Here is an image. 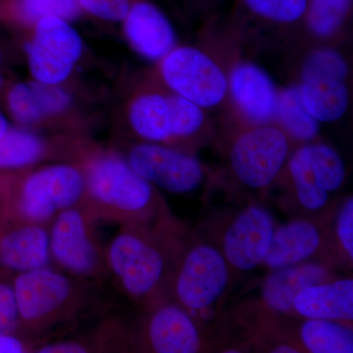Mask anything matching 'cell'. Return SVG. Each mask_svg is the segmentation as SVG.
<instances>
[{"label":"cell","mask_w":353,"mask_h":353,"mask_svg":"<svg viewBox=\"0 0 353 353\" xmlns=\"http://www.w3.org/2000/svg\"><path fill=\"white\" fill-rule=\"evenodd\" d=\"M85 176L83 203L97 221L121 226L159 221L163 208L152 183L112 152L87 150L80 160Z\"/></svg>","instance_id":"1"},{"label":"cell","mask_w":353,"mask_h":353,"mask_svg":"<svg viewBox=\"0 0 353 353\" xmlns=\"http://www.w3.org/2000/svg\"><path fill=\"white\" fill-rule=\"evenodd\" d=\"M85 192L80 162L2 171L0 226L34 223L50 227L61 211L82 203Z\"/></svg>","instance_id":"2"},{"label":"cell","mask_w":353,"mask_h":353,"mask_svg":"<svg viewBox=\"0 0 353 353\" xmlns=\"http://www.w3.org/2000/svg\"><path fill=\"white\" fill-rule=\"evenodd\" d=\"M152 224L121 226L104 248L109 278L148 307L165 301L175 267L164 243L167 225Z\"/></svg>","instance_id":"3"},{"label":"cell","mask_w":353,"mask_h":353,"mask_svg":"<svg viewBox=\"0 0 353 353\" xmlns=\"http://www.w3.org/2000/svg\"><path fill=\"white\" fill-rule=\"evenodd\" d=\"M13 287L19 331L37 347L50 331L75 322L92 307L97 284L44 267L17 274Z\"/></svg>","instance_id":"4"},{"label":"cell","mask_w":353,"mask_h":353,"mask_svg":"<svg viewBox=\"0 0 353 353\" xmlns=\"http://www.w3.org/2000/svg\"><path fill=\"white\" fill-rule=\"evenodd\" d=\"M99 222L85 204L61 211L50 226V259L71 277L99 285L109 278Z\"/></svg>","instance_id":"5"},{"label":"cell","mask_w":353,"mask_h":353,"mask_svg":"<svg viewBox=\"0 0 353 353\" xmlns=\"http://www.w3.org/2000/svg\"><path fill=\"white\" fill-rule=\"evenodd\" d=\"M229 282L223 254L208 245L190 248L174 267L168 294L187 312L208 310L220 299Z\"/></svg>","instance_id":"6"},{"label":"cell","mask_w":353,"mask_h":353,"mask_svg":"<svg viewBox=\"0 0 353 353\" xmlns=\"http://www.w3.org/2000/svg\"><path fill=\"white\" fill-rule=\"evenodd\" d=\"M160 74L174 94L202 108L219 105L228 94V77L204 51L181 46L161 59Z\"/></svg>","instance_id":"7"},{"label":"cell","mask_w":353,"mask_h":353,"mask_svg":"<svg viewBox=\"0 0 353 353\" xmlns=\"http://www.w3.org/2000/svg\"><path fill=\"white\" fill-rule=\"evenodd\" d=\"M26 44L28 64L34 81L59 85L70 76L83 52V41L69 21L39 20Z\"/></svg>","instance_id":"8"},{"label":"cell","mask_w":353,"mask_h":353,"mask_svg":"<svg viewBox=\"0 0 353 353\" xmlns=\"http://www.w3.org/2000/svg\"><path fill=\"white\" fill-rule=\"evenodd\" d=\"M289 148L284 130L269 124L259 125L234 141L229 155L232 171L245 187L263 190L282 170Z\"/></svg>","instance_id":"9"},{"label":"cell","mask_w":353,"mask_h":353,"mask_svg":"<svg viewBox=\"0 0 353 353\" xmlns=\"http://www.w3.org/2000/svg\"><path fill=\"white\" fill-rule=\"evenodd\" d=\"M126 160L139 176L172 194L194 192L204 178L203 167L196 158L159 143L134 145Z\"/></svg>","instance_id":"10"},{"label":"cell","mask_w":353,"mask_h":353,"mask_svg":"<svg viewBox=\"0 0 353 353\" xmlns=\"http://www.w3.org/2000/svg\"><path fill=\"white\" fill-rule=\"evenodd\" d=\"M274 232L270 213L261 206H248L225 232L223 255L227 263L241 271L256 268L266 256Z\"/></svg>","instance_id":"11"},{"label":"cell","mask_w":353,"mask_h":353,"mask_svg":"<svg viewBox=\"0 0 353 353\" xmlns=\"http://www.w3.org/2000/svg\"><path fill=\"white\" fill-rule=\"evenodd\" d=\"M150 308L139 334L143 350L157 353L199 352L201 336L189 312L178 304L166 301Z\"/></svg>","instance_id":"12"},{"label":"cell","mask_w":353,"mask_h":353,"mask_svg":"<svg viewBox=\"0 0 353 353\" xmlns=\"http://www.w3.org/2000/svg\"><path fill=\"white\" fill-rule=\"evenodd\" d=\"M228 92L243 117L253 124L266 125L275 119L279 92L270 76L257 65L234 66L228 78Z\"/></svg>","instance_id":"13"},{"label":"cell","mask_w":353,"mask_h":353,"mask_svg":"<svg viewBox=\"0 0 353 353\" xmlns=\"http://www.w3.org/2000/svg\"><path fill=\"white\" fill-rule=\"evenodd\" d=\"M51 261L50 227L34 223L0 226V266L19 274L48 267Z\"/></svg>","instance_id":"14"},{"label":"cell","mask_w":353,"mask_h":353,"mask_svg":"<svg viewBox=\"0 0 353 353\" xmlns=\"http://www.w3.org/2000/svg\"><path fill=\"white\" fill-rule=\"evenodd\" d=\"M122 22L128 41L141 57L161 60L175 48L173 26L148 0H134Z\"/></svg>","instance_id":"15"},{"label":"cell","mask_w":353,"mask_h":353,"mask_svg":"<svg viewBox=\"0 0 353 353\" xmlns=\"http://www.w3.org/2000/svg\"><path fill=\"white\" fill-rule=\"evenodd\" d=\"M128 120L134 134L146 143L175 148L169 94L150 90L137 95L130 103Z\"/></svg>","instance_id":"16"},{"label":"cell","mask_w":353,"mask_h":353,"mask_svg":"<svg viewBox=\"0 0 353 353\" xmlns=\"http://www.w3.org/2000/svg\"><path fill=\"white\" fill-rule=\"evenodd\" d=\"M294 309L309 319L352 321V279L324 282L306 288L294 299Z\"/></svg>","instance_id":"17"},{"label":"cell","mask_w":353,"mask_h":353,"mask_svg":"<svg viewBox=\"0 0 353 353\" xmlns=\"http://www.w3.org/2000/svg\"><path fill=\"white\" fill-rule=\"evenodd\" d=\"M321 245V234L312 223L294 221L274 232L263 260L271 269H282L305 261Z\"/></svg>","instance_id":"18"},{"label":"cell","mask_w":353,"mask_h":353,"mask_svg":"<svg viewBox=\"0 0 353 353\" xmlns=\"http://www.w3.org/2000/svg\"><path fill=\"white\" fill-rule=\"evenodd\" d=\"M328 271L317 264H301L278 269L264 283L262 297L269 307L290 312L297 294L311 285L326 282Z\"/></svg>","instance_id":"19"},{"label":"cell","mask_w":353,"mask_h":353,"mask_svg":"<svg viewBox=\"0 0 353 353\" xmlns=\"http://www.w3.org/2000/svg\"><path fill=\"white\" fill-rule=\"evenodd\" d=\"M301 99L317 122H334L347 112L350 92L345 80L329 77L303 78Z\"/></svg>","instance_id":"20"},{"label":"cell","mask_w":353,"mask_h":353,"mask_svg":"<svg viewBox=\"0 0 353 353\" xmlns=\"http://www.w3.org/2000/svg\"><path fill=\"white\" fill-rule=\"evenodd\" d=\"M82 14L76 0H0V20L25 29H32L43 18L71 22Z\"/></svg>","instance_id":"21"},{"label":"cell","mask_w":353,"mask_h":353,"mask_svg":"<svg viewBox=\"0 0 353 353\" xmlns=\"http://www.w3.org/2000/svg\"><path fill=\"white\" fill-rule=\"evenodd\" d=\"M51 152L46 139L26 130L9 128L0 138V171L30 168Z\"/></svg>","instance_id":"22"},{"label":"cell","mask_w":353,"mask_h":353,"mask_svg":"<svg viewBox=\"0 0 353 353\" xmlns=\"http://www.w3.org/2000/svg\"><path fill=\"white\" fill-rule=\"evenodd\" d=\"M304 347L313 353H352V330L331 320L309 319L301 329Z\"/></svg>","instance_id":"23"},{"label":"cell","mask_w":353,"mask_h":353,"mask_svg":"<svg viewBox=\"0 0 353 353\" xmlns=\"http://www.w3.org/2000/svg\"><path fill=\"white\" fill-rule=\"evenodd\" d=\"M276 118L285 132L301 141H310L319 132V122L304 106L299 87L285 88L279 94Z\"/></svg>","instance_id":"24"},{"label":"cell","mask_w":353,"mask_h":353,"mask_svg":"<svg viewBox=\"0 0 353 353\" xmlns=\"http://www.w3.org/2000/svg\"><path fill=\"white\" fill-rule=\"evenodd\" d=\"M289 169L301 205L308 210H319L324 208L328 201V192L322 187L315 175L307 146H303L294 152L290 158Z\"/></svg>","instance_id":"25"},{"label":"cell","mask_w":353,"mask_h":353,"mask_svg":"<svg viewBox=\"0 0 353 353\" xmlns=\"http://www.w3.org/2000/svg\"><path fill=\"white\" fill-rule=\"evenodd\" d=\"M352 0H308L305 15L311 31L320 37L334 34L352 9Z\"/></svg>","instance_id":"26"},{"label":"cell","mask_w":353,"mask_h":353,"mask_svg":"<svg viewBox=\"0 0 353 353\" xmlns=\"http://www.w3.org/2000/svg\"><path fill=\"white\" fill-rule=\"evenodd\" d=\"M6 102L13 119L23 126H32L46 119L34 82L15 83L7 92Z\"/></svg>","instance_id":"27"},{"label":"cell","mask_w":353,"mask_h":353,"mask_svg":"<svg viewBox=\"0 0 353 353\" xmlns=\"http://www.w3.org/2000/svg\"><path fill=\"white\" fill-rule=\"evenodd\" d=\"M254 17L274 23L292 24L305 15L308 0H241Z\"/></svg>","instance_id":"28"},{"label":"cell","mask_w":353,"mask_h":353,"mask_svg":"<svg viewBox=\"0 0 353 353\" xmlns=\"http://www.w3.org/2000/svg\"><path fill=\"white\" fill-rule=\"evenodd\" d=\"M307 146L309 158L318 181L327 192L340 189L345 180L343 159L331 146L318 143Z\"/></svg>","instance_id":"29"},{"label":"cell","mask_w":353,"mask_h":353,"mask_svg":"<svg viewBox=\"0 0 353 353\" xmlns=\"http://www.w3.org/2000/svg\"><path fill=\"white\" fill-rule=\"evenodd\" d=\"M172 115H173L174 137L176 145L180 141L196 136L205 122L203 108L194 102L181 97L169 94Z\"/></svg>","instance_id":"30"},{"label":"cell","mask_w":353,"mask_h":353,"mask_svg":"<svg viewBox=\"0 0 353 353\" xmlns=\"http://www.w3.org/2000/svg\"><path fill=\"white\" fill-rule=\"evenodd\" d=\"M348 74L347 65L336 51L320 50L309 57L304 64L303 78L329 77L345 80Z\"/></svg>","instance_id":"31"},{"label":"cell","mask_w":353,"mask_h":353,"mask_svg":"<svg viewBox=\"0 0 353 353\" xmlns=\"http://www.w3.org/2000/svg\"><path fill=\"white\" fill-rule=\"evenodd\" d=\"M83 13L108 22H122L134 0H76Z\"/></svg>","instance_id":"32"},{"label":"cell","mask_w":353,"mask_h":353,"mask_svg":"<svg viewBox=\"0 0 353 353\" xmlns=\"http://www.w3.org/2000/svg\"><path fill=\"white\" fill-rule=\"evenodd\" d=\"M19 311L13 282L0 281V334H14L19 330Z\"/></svg>","instance_id":"33"},{"label":"cell","mask_w":353,"mask_h":353,"mask_svg":"<svg viewBox=\"0 0 353 353\" xmlns=\"http://www.w3.org/2000/svg\"><path fill=\"white\" fill-rule=\"evenodd\" d=\"M339 241L350 259L353 257V201L352 197L341 206L336 221Z\"/></svg>","instance_id":"34"},{"label":"cell","mask_w":353,"mask_h":353,"mask_svg":"<svg viewBox=\"0 0 353 353\" xmlns=\"http://www.w3.org/2000/svg\"><path fill=\"white\" fill-rule=\"evenodd\" d=\"M34 348V343L15 334H0V353L32 352Z\"/></svg>","instance_id":"35"},{"label":"cell","mask_w":353,"mask_h":353,"mask_svg":"<svg viewBox=\"0 0 353 353\" xmlns=\"http://www.w3.org/2000/svg\"><path fill=\"white\" fill-rule=\"evenodd\" d=\"M272 352H277V353H282V352H287V353H296L299 352V350H296V347H292V345H278V347H276L274 348L273 350H272Z\"/></svg>","instance_id":"36"},{"label":"cell","mask_w":353,"mask_h":353,"mask_svg":"<svg viewBox=\"0 0 353 353\" xmlns=\"http://www.w3.org/2000/svg\"><path fill=\"white\" fill-rule=\"evenodd\" d=\"M9 129L8 122H7L6 116L0 112V138L6 134L7 130Z\"/></svg>","instance_id":"37"},{"label":"cell","mask_w":353,"mask_h":353,"mask_svg":"<svg viewBox=\"0 0 353 353\" xmlns=\"http://www.w3.org/2000/svg\"><path fill=\"white\" fill-rule=\"evenodd\" d=\"M2 83H3V78L1 74V55H0V88H1Z\"/></svg>","instance_id":"38"},{"label":"cell","mask_w":353,"mask_h":353,"mask_svg":"<svg viewBox=\"0 0 353 353\" xmlns=\"http://www.w3.org/2000/svg\"><path fill=\"white\" fill-rule=\"evenodd\" d=\"M1 190H2V174L0 172V197H1Z\"/></svg>","instance_id":"39"}]
</instances>
